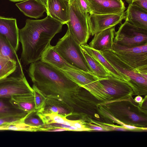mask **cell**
Masks as SVG:
<instances>
[{
  "label": "cell",
  "mask_w": 147,
  "mask_h": 147,
  "mask_svg": "<svg viewBox=\"0 0 147 147\" xmlns=\"http://www.w3.org/2000/svg\"><path fill=\"white\" fill-rule=\"evenodd\" d=\"M78 128L76 126L72 125L68 129V130L78 131Z\"/></svg>",
  "instance_id": "836d02e7"
},
{
  "label": "cell",
  "mask_w": 147,
  "mask_h": 147,
  "mask_svg": "<svg viewBox=\"0 0 147 147\" xmlns=\"http://www.w3.org/2000/svg\"><path fill=\"white\" fill-rule=\"evenodd\" d=\"M115 36L114 42L128 47L147 43V30L138 28L125 21L115 32Z\"/></svg>",
  "instance_id": "8992f818"
},
{
  "label": "cell",
  "mask_w": 147,
  "mask_h": 147,
  "mask_svg": "<svg viewBox=\"0 0 147 147\" xmlns=\"http://www.w3.org/2000/svg\"><path fill=\"white\" fill-rule=\"evenodd\" d=\"M89 15L82 11L77 0H69V20L66 24L80 45L86 44L90 35L88 22Z\"/></svg>",
  "instance_id": "5b68a950"
},
{
  "label": "cell",
  "mask_w": 147,
  "mask_h": 147,
  "mask_svg": "<svg viewBox=\"0 0 147 147\" xmlns=\"http://www.w3.org/2000/svg\"><path fill=\"white\" fill-rule=\"evenodd\" d=\"M115 27L109 28L95 34L89 45L100 51L113 50Z\"/></svg>",
  "instance_id": "9a60e30c"
},
{
  "label": "cell",
  "mask_w": 147,
  "mask_h": 147,
  "mask_svg": "<svg viewBox=\"0 0 147 147\" xmlns=\"http://www.w3.org/2000/svg\"><path fill=\"white\" fill-rule=\"evenodd\" d=\"M50 110L53 113H58V107H57L55 106L51 108Z\"/></svg>",
  "instance_id": "d590c367"
},
{
  "label": "cell",
  "mask_w": 147,
  "mask_h": 147,
  "mask_svg": "<svg viewBox=\"0 0 147 147\" xmlns=\"http://www.w3.org/2000/svg\"><path fill=\"white\" fill-rule=\"evenodd\" d=\"M113 51L132 67L140 70H147V52L143 51L140 46L128 47L114 42Z\"/></svg>",
  "instance_id": "30bf717a"
},
{
  "label": "cell",
  "mask_w": 147,
  "mask_h": 147,
  "mask_svg": "<svg viewBox=\"0 0 147 147\" xmlns=\"http://www.w3.org/2000/svg\"><path fill=\"white\" fill-rule=\"evenodd\" d=\"M16 5L25 15L32 18H40L47 11L45 6L37 0H25Z\"/></svg>",
  "instance_id": "d6986e66"
},
{
  "label": "cell",
  "mask_w": 147,
  "mask_h": 147,
  "mask_svg": "<svg viewBox=\"0 0 147 147\" xmlns=\"http://www.w3.org/2000/svg\"><path fill=\"white\" fill-rule=\"evenodd\" d=\"M111 129L112 130L116 131H125L127 130L123 127H117L115 126L110 127Z\"/></svg>",
  "instance_id": "4dcf8cb0"
},
{
  "label": "cell",
  "mask_w": 147,
  "mask_h": 147,
  "mask_svg": "<svg viewBox=\"0 0 147 147\" xmlns=\"http://www.w3.org/2000/svg\"><path fill=\"white\" fill-rule=\"evenodd\" d=\"M102 86L101 94L106 99L113 101L124 100L129 98L134 91L127 82L112 76L100 78Z\"/></svg>",
  "instance_id": "9c48e42d"
},
{
  "label": "cell",
  "mask_w": 147,
  "mask_h": 147,
  "mask_svg": "<svg viewBox=\"0 0 147 147\" xmlns=\"http://www.w3.org/2000/svg\"><path fill=\"white\" fill-rule=\"evenodd\" d=\"M55 50L69 64L76 68L90 72L78 43L67 29L65 35L59 39Z\"/></svg>",
  "instance_id": "277c9868"
},
{
  "label": "cell",
  "mask_w": 147,
  "mask_h": 147,
  "mask_svg": "<svg viewBox=\"0 0 147 147\" xmlns=\"http://www.w3.org/2000/svg\"><path fill=\"white\" fill-rule=\"evenodd\" d=\"M39 2L43 4L46 7L47 9V0H37Z\"/></svg>",
  "instance_id": "e575fe53"
},
{
  "label": "cell",
  "mask_w": 147,
  "mask_h": 147,
  "mask_svg": "<svg viewBox=\"0 0 147 147\" xmlns=\"http://www.w3.org/2000/svg\"><path fill=\"white\" fill-rule=\"evenodd\" d=\"M80 46L108 71L112 76L124 80L128 83L129 79L117 71L100 51L92 48L87 44L81 45Z\"/></svg>",
  "instance_id": "ac0fdd59"
},
{
  "label": "cell",
  "mask_w": 147,
  "mask_h": 147,
  "mask_svg": "<svg viewBox=\"0 0 147 147\" xmlns=\"http://www.w3.org/2000/svg\"><path fill=\"white\" fill-rule=\"evenodd\" d=\"M52 122L59 124H64L66 119L55 113L52 115L51 116Z\"/></svg>",
  "instance_id": "4316f807"
},
{
  "label": "cell",
  "mask_w": 147,
  "mask_h": 147,
  "mask_svg": "<svg viewBox=\"0 0 147 147\" xmlns=\"http://www.w3.org/2000/svg\"><path fill=\"white\" fill-rule=\"evenodd\" d=\"M88 128L92 130H96L100 131L103 130V129L102 127L94 125H91Z\"/></svg>",
  "instance_id": "f546056e"
},
{
  "label": "cell",
  "mask_w": 147,
  "mask_h": 147,
  "mask_svg": "<svg viewBox=\"0 0 147 147\" xmlns=\"http://www.w3.org/2000/svg\"><path fill=\"white\" fill-rule=\"evenodd\" d=\"M100 52L117 71L129 79L128 84L134 92L138 93L147 92V70H140L132 67L113 50Z\"/></svg>",
  "instance_id": "3957f363"
},
{
  "label": "cell",
  "mask_w": 147,
  "mask_h": 147,
  "mask_svg": "<svg viewBox=\"0 0 147 147\" xmlns=\"http://www.w3.org/2000/svg\"><path fill=\"white\" fill-rule=\"evenodd\" d=\"M29 76L37 90H74L80 87L62 71L39 60L30 64Z\"/></svg>",
  "instance_id": "7a4b0ae2"
},
{
  "label": "cell",
  "mask_w": 147,
  "mask_h": 147,
  "mask_svg": "<svg viewBox=\"0 0 147 147\" xmlns=\"http://www.w3.org/2000/svg\"><path fill=\"white\" fill-rule=\"evenodd\" d=\"M40 60L59 69H61L65 67L77 69L67 62L55 50L53 46L51 45L45 51Z\"/></svg>",
  "instance_id": "44dd1931"
},
{
  "label": "cell",
  "mask_w": 147,
  "mask_h": 147,
  "mask_svg": "<svg viewBox=\"0 0 147 147\" xmlns=\"http://www.w3.org/2000/svg\"><path fill=\"white\" fill-rule=\"evenodd\" d=\"M33 93L34 94V99L35 105L36 107L39 106L41 102V99L40 95L37 94L36 91L33 89Z\"/></svg>",
  "instance_id": "83f0119b"
},
{
  "label": "cell",
  "mask_w": 147,
  "mask_h": 147,
  "mask_svg": "<svg viewBox=\"0 0 147 147\" xmlns=\"http://www.w3.org/2000/svg\"><path fill=\"white\" fill-rule=\"evenodd\" d=\"M11 1L14 2H20L21 1H24L25 0H9Z\"/></svg>",
  "instance_id": "74e56055"
},
{
  "label": "cell",
  "mask_w": 147,
  "mask_h": 147,
  "mask_svg": "<svg viewBox=\"0 0 147 147\" xmlns=\"http://www.w3.org/2000/svg\"><path fill=\"white\" fill-rule=\"evenodd\" d=\"M80 47L90 72L100 78H105L111 76L108 71L96 60L87 53L80 46Z\"/></svg>",
  "instance_id": "603a6c76"
},
{
  "label": "cell",
  "mask_w": 147,
  "mask_h": 147,
  "mask_svg": "<svg viewBox=\"0 0 147 147\" xmlns=\"http://www.w3.org/2000/svg\"><path fill=\"white\" fill-rule=\"evenodd\" d=\"M58 113L63 114L65 113L66 112L65 110L62 108L59 107H58Z\"/></svg>",
  "instance_id": "8d00e7d4"
},
{
  "label": "cell",
  "mask_w": 147,
  "mask_h": 147,
  "mask_svg": "<svg viewBox=\"0 0 147 147\" xmlns=\"http://www.w3.org/2000/svg\"><path fill=\"white\" fill-rule=\"evenodd\" d=\"M63 25L49 16L41 20L27 19L24 26L19 30L23 64L27 65L40 60L52 38L61 31Z\"/></svg>",
  "instance_id": "6da1fadb"
},
{
  "label": "cell",
  "mask_w": 147,
  "mask_h": 147,
  "mask_svg": "<svg viewBox=\"0 0 147 147\" xmlns=\"http://www.w3.org/2000/svg\"><path fill=\"white\" fill-rule=\"evenodd\" d=\"M92 13L98 14H117L126 9L122 0H88Z\"/></svg>",
  "instance_id": "4fadbf2b"
},
{
  "label": "cell",
  "mask_w": 147,
  "mask_h": 147,
  "mask_svg": "<svg viewBox=\"0 0 147 147\" xmlns=\"http://www.w3.org/2000/svg\"><path fill=\"white\" fill-rule=\"evenodd\" d=\"M64 0L68 1H69V0Z\"/></svg>",
  "instance_id": "ab89813d"
},
{
  "label": "cell",
  "mask_w": 147,
  "mask_h": 147,
  "mask_svg": "<svg viewBox=\"0 0 147 147\" xmlns=\"http://www.w3.org/2000/svg\"><path fill=\"white\" fill-rule=\"evenodd\" d=\"M28 114L14 106L10 98H0V119L9 117L22 119Z\"/></svg>",
  "instance_id": "ffe728a7"
},
{
  "label": "cell",
  "mask_w": 147,
  "mask_h": 147,
  "mask_svg": "<svg viewBox=\"0 0 147 147\" xmlns=\"http://www.w3.org/2000/svg\"><path fill=\"white\" fill-rule=\"evenodd\" d=\"M59 69L80 86L95 94L101 93L102 86L99 80L101 78L92 73L67 67Z\"/></svg>",
  "instance_id": "8fae6325"
},
{
  "label": "cell",
  "mask_w": 147,
  "mask_h": 147,
  "mask_svg": "<svg viewBox=\"0 0 147 147\" xmlns=\"http://www.w3.org/2000/svg\"><path fill=\"white\" fill-rule=\"evenodd\" d=\"M23 118L0 125V131L11 130L18 131H33L34 129V127L25 124L23 121Z\"/></svg>",
  "instance_id": "cb8c5ba5"
},
{
  "label": "cell",
  "mask_w": 147,
  "mask_h": 147,
  "mask_svg": "<svg viewBox=\"0 0 147 147\" xmlns=\"http://www.w3.org/2000/svg\"><path fill=\"white\" fill-rule=\"evenodd\" d=\"M122 127H124L125 129L127 130H135L138 129H142V128H140V127H138L136 126H134V125L125 124H123L122 125Z\"/></svg>",
  "instance_id": "f1b7e54d"
},
{
  "label": "cell",
  "mask_w": 147,
  "mask_h": 147,
  "mask_svg": "<svg viewBox=\"0 0 147 147\" xmlns=\"http://www.w3.org/2000/svg\"><path fill=\"white\" fill-rule=\"evenodd\" d=\"M67 130H68L67 129H64L62 128H57L53 130H47V131H61Z\"/></svg>",
  "instance_id": "1f68e13d"
},
{
  "label": "cell",
  "mask_w": 147,
  "mask_h": 147,
  "mask_svg": "<svg viewBox=\"0 0 147 147\" xmlns=\"http://www.w3.org/2000/svg\"><path fill=\"white\" fill-rule=\"evenodd\" d=\"M131 3L147 11V0H132Z\"/></svg>",
  "instance_id": "484cf974"
},
{
  "label": "cell",
  "mask_w": 147,
  "mask_h": 147,
  "mask_svg": "<svg viewBox=\"0 0 147 147\" xmlns=\"http://www.w3.org/2000/svg\"><path fill=\"white\" fill-rule=\"evenodd\" d=\"M33 92L24 73L17 71L0 80V98H10L18 95L32 94Z\"/></svg>",
  "instance_id": "52a82bcc"
},
{
  "label": "cell",
  "mask_w": 147,
  "mask_h": 147,
  "mask_svg": "<svg viewBox=\"0 0 147 147\" xmlns=\"http://www.w3.org/2000/svg\"><path fill=\"white\" fill-rule=\"evenodd\" d=\"M125 0L126 2H127L128 3V4L131 3L132 2V0Z\"/></svg>",
  "instance_id": "f35d334b"
},
{
  "label": "cell",
  "mask_w": 147,
  "mask_h": 147,
  "mask_svg": "<svg viewBox=\"0 0 147 147\" xmlns=\"http://www.w3.org/2000/svg\"><path fill=\"white\" fill-rule=\"evenodd\" d=\"M125 18V12L117 14H98L92 13L88 17L90 35L95 34L121 23Z\"/></svg>",
  "instance_id": "7c38bea8"
},
{
  "label": "cell",
  "mask_w": 147,
  "mask_h": 147,
  "mask_svg": "<svg viewBox=\"0 0 147 147\" xmlns=\"http://www.w3.org/2000/svg\"><path fill=\"white\" fill-rule=\"evenodd\" d=\"M19 70L23 71L16 51L7 40L0 34V80Z\"/></svg>",
  "instance_id": "ba28073f"
},
{
  "label": "cell",
  "mask_w": 147,
  "mask_h": 147,
  "mask_svg": "<svg viewBox=\"0 0 147 147\" xmlns=\"http://www.w3.org/2000/svg\"><path fill=\"white\" fill-rule=\"evenodd\" d=\"M125 12V21L138 28L147 30V11L131 3Z\"/></svg>",
  "instance_id": "e0dca14e"
},
{
  "label": "cell",
  "mask_w": 147,
  "mask_h": 147,
  "mask_svg": "<svg viewBox=\"0 0 147 147\" xmlns=\"http://www.w3.org/2000/svg\"><path fill=\"white\" fill-rule=\"evenodd\" d=\"M82 11L90 14L92 13L88 0H77Z\"/></svg>",
  "instance_id": "d4e9b609"
},
{
  "label": "cell",
  "mask_w": 147,
  "mask_h": 147,
  "mask_svg": "<svg viewBox=\"0 0 147 147\" xmlns=\"http://www.w3.org/2000/svg\"><path fill=\"white\" fill-rule=\"evenodd\" d=\"M135 100L136 102L140 103L142 102V98L140 96H138L135 97Z\"/></svg>",
  "instance_id": "d6a6232c"
},
{
  "label": "cell",
  "mask_w": 147,
  "mask_h": 147,
  "mask_svg": "<svg viewBox=\"0 0 147 147\" xmlns=\"http://www.w3.org/2000/svg\"><path fill=\"white\" fill-rule=\"evenodd\" d=\"M19 30L16 19L0 16V34L17 52L19 45Z\"/></svg>",
  "instance_id": "5bb4252c"
},
{
  "label": "cell",
  "mask_w": 147,
  "mask_h": 147,
  "mask_svg": "<svg viewBox=\"0 0 147 147\" xmlns=\"http://www.w3.org/2000/svg\"><path fill=\"white\" fill-rule=\"evenodd\" d=\"M10 100L15 107L28 113H31L35 107L34 97L32 94L13 96Z\"/></svg>",
  "instance_id": "7402d4cb"
},
{
  "label": "cell",
  "mask_w": 147,
  "mask_h": 147,
  "mask_svg": "<svg viewBox=\"0 0 147 147\" xmlns=\"http://www.w3.org/2000/svg\"><path fill=\"white\" fill-rule=\"evenodd\" d=\"M69 1L64 0H47L46 13L63 24L69 20Z\"/></svg>",
  "instance_id": "2e32d148"
}]
</instances>
